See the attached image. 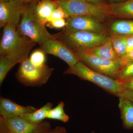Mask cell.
<instances>
[{
	"label": "cell",
	"instance_id": "6da1fadb",
	"mask_svg": "<svg viewBox=\"0 0 133 133\" xmlns=\"http://www.w3.org/2000/svg\"><path fill=\"white\" fill-rule=\"evenodd\" d=\"M36 44L31 38L19 33L16 25L9 23L3 27L0 56L23 61L29 57V53Z\"/></svg>",
	"mask_w": 133,
	"mask_h": 133
},
{
	"label": "cell",
	"instance_id": "7a4b0ae2",
	"mask_svg": "<svg viewBox=\"0 0 133 133\" xmlns=\"http://www.w3.org/2000/svg\"><path fill=\"white\" fill-rule=\"evenodd\" d=\"M37 2L24 3L17 30L38 44L40 47L54 38L45 25L35 16L34 9Z\"/></svg>",
	"mask_w": 133,
	"mask_h": 133
},
{
	"label": "cell",
	"instance_id": "3957f363",
	"mask_svg": "<svg viewBox=\"0 0 133 133\" xmlns=\"http://www.w3.org/2000/svg\"><path fill=\"white\" fill-rule=\"evenodd\" d=\"M64 74H72L90 81L117 97L124 91L120 81L95 71L79 61L74 66L69 67Z\"/></svg>",
	"mask_w": 133,
	"mask_h": 133
},
{
	"label": "cell",
	"instance_id": "277c9868",
	"mask_svg": "<svg viewBox=\"0 0 133 133\" xmlns=\"http://www.w3.org/2000/svg\"><path fill=\"white\" fill-rule=\"evenodd\" d=\"M52 36L72 51L95 48L105 42L110 38L106 34L83 31H66L63 30Z\"/></svg>",
	"mask_w": 133,
	"mask_h": 133
},
{
	"label": "cell",
	"instance_id": "5b68a950",
	"mask_svg": "<svg viewBox=\"0 0 133 133\" xmlns=\"http://www.w3.org/2000/svg\"><path fill=\"white\" fill-rule=\"evenodd\" d=\"M69 17L87 16L103 22L112 15L108 6L96 5L84 0L58 1Z\"/></svg>",
	"mask_w": 133,
	"mask_h": 133
},
{
	"label": "cell",
	"instance_id": "8992f818",
	"mask_svg": "<svg viewBox=\"0 0 133 133\" xmlns=\"http://www.w3.org/2000/svg\"><path fill=\"white\" fill-rule=\"evenodd\" d=\"M16 73L17 81L28 87H40L49 81L54 69L45 64L37 66L30 61L29 57L23 59Z\"/></svg>",
	"mask_w": 133,
	"mask_h": 133
},
{
	"label": "cell",
	"instance_id": "52a82bcc",
	"mask_svg": "<svg viewBox=\"0 0 133 133\" xmlns=\"http://www.w3.org/2000/svg\"><path fill=\"white\" fill-rule=\"evenodd\" d=\"M79 61L96 72L118 79L119 73L123 66L121 58L115 60L104 59L92 55L85 49L73 50Z\"/></svg>",
	"mask_w": 133,
	"mask_h": 133
},
{
	"label": "cell",
	"instance_id": "ba28073f",
	"mask_svg": "<svg viewBox=\"0 0 133 133\" xmlns=\"http://www.w3.org/2000/svg\"><path fill=\"white\" fill-rule=\"evenodd\" d=\"M50 128L48 121L34 124L27 122L20 116L8 119L0 117V133H45Z\"/></svg>",
	"mask_w": 133,
	"mask_h": 133
},
{
	"label": "cell",
	"instance_id": "9c48e42d",
	"mask_svg": "<svg viewBox=\"0 0 133 133\" xmlns=\"http://www.w3.org/2000/svg\"><path fill=\"white\" fill-rule=\"evenodd\" d=\"M63 30L66 31H83L98 34H106L107 28L102 22L88 17H69Z\"/></svg>",
	"mask_w": 133,
	"mask_h": 133
},
{
	"label": "cell",
	"instance_id": "30bf717a",
	"mask_svg": "<svg viewBox=\"0 0 133 133\" xmlns=\"http://www.w3.org/2000/svg\"><path fill=\"white\" fill-rule=\"evenodd\" d=\"M45 54H49L63 60L71 67L79 60L74 51L54 37L40 48Z\"/></svg>",
	"mask_w": 133,
	"mask_h": 133
},
{
	"label": "cell",
	"instance_id": "8fae6325",
	"mask_svg": "<svg viewBox=\"0 0 133 133\" xmlns=\"http://www.w3.org/2000/svg\"><path fill=\"white\" fill-rule=\"evenodd\" d=\"M24 4L21 0H9L0 2L1 28L9 23H12L17 26Z\"/></svg>",
	"mask_w": 133,
	"mask_h": 133
},
{
	"label": "cell",
	"instance_id": "7c38bea8",
	"mask_svg": "<svg viewBox=\"0 0 133 133\" xmlns=\"http://www.w3.org/2000/svg\"><path fill=\"white\" fill-rule=\"evenodd\" d=\"M36 109L31 106H23L6 98H0V117L3 118L8 119L20 116L33 112Z\"/></svg>",
	"mask_w": 133,
	"mask_h": 133
},
{
	"label": "cell",
	"instance_id": "4fadbf2b",
	"mask_svg": "<svg viewBox=\"0 0 133 133\" xmlns=\"http://www.w3.org/2000/svg\"><path fill=\"white\" fill-rule=\"evenodd\" d=\"M118 107L123 127L126 129H133V102L125 97H119Z\"/></svg>",
	"mask_w": 133,
	"mask_h": 133
},
{
	"label": "cell",
	"instance_id": "5bb4252c",
	"mask_svg": "<svg viewBox=\"0 0 133 133\" xmlns=\"http://www.w3.org/2000/svg\"><path fill=\"white\" fill-rule=\"evenodd\" d=\"M58 1H43L38 2L34 9L35 16L45 25V21L58 6Z\"/></svg>",
	"mask_w": 133,
	"mask_h": 133
},
{
	"label": "cell",
	"instance_id": "9a60e30c",
	"mask_svg": "<svg viewBox=\"0 0 133 133\" xmlns=\"http://www.w3.org/2000/svg\"><path fill=\"white\" fill-rule=\"evenodd\" d=\"M109 6L112 15L124 18H133V0L111 3L109 4Z\"/></svg>",
	"mask_w": 133,
	"mask_h": 133
},
{
	"label": "cell",
	"instance_id": "2e32d148",
	"mask_svg": "<svg viewBox=\"0 0 133 133\" xmlns=\"http://www.w3.org/2000/svg\"><path fill=\"white\" fill-rule=\"evenodd\" d=\"M88 50L92 55L98 57L109 60H115L120 58L119 57L112 45L110 40L98 46Z\"/></svg>",
	"mask_w": 133,
	"mask_h": 133
},
{
	"label": "cell",
	"instance_id": "e0dca14e",
	"mask_svg": "<svg viewBox=\"0 0 133 133\" xmlns=\"http://www.w3.org/2000/svg\"><path fill=\"white\" fill-rule=\"evenodd\" d=\"M52 104L48 102L39 109L30 113L24 114L20 116L24 121L31 124H39L46 119V115L49 111L52 109Z\"/></svg>",
	"mask_w": 133,
	"mask_h": 133
},
{
	"label": "cell",
	"instance_id": "ac0fdd59",
	"mask_svg": "<svg viewBox=\"0 0 133 133\" xmlns=\"http://www.w3.org/2000/svg\"><path fill=\"white\" fill-rule=\"evenodd\" d=\"M112 35H133V21L119 20L113 23L110 28Z\"/></svg>",
	"mask_w": 133,
	"mask_h": 133
},
{
	"label": "cell",
	"instance_id": "d6986e66",
	"mask_svg": "<svg viewBox=\"0 0 133 133\" xmlns=\"http://www.w3.org/2000/svg\"><path fill=\"white\" fill-rule=\"evenodd\" d=\"M16 58H9L0 56V85H1L9 72L16 64L22 62Z\"/></svg>",
	"mask_w": 133,
	"mask_h": 133
},
{
	"label": "cell",
	"instance_id": "ffe728a7",
	"mask_svg": "<svg viewBox=\"0 0 133 133\" xmlns=\"http://www.w3.org/2000/svg\"><path fill=\"white\" fill-rule=\"evenodd\" d=\"M128 36L112 35L110 40L116 54L121 58L127 54V42Z\"/></svg>",
	"mask_w": 133,
	"mask_h": 133
},
{
	"label": "cell",
	"instance_id": "44dd1931",
	"mask_svg": "<svg viewBox=\"0 0 133 133\" xmlns=\"http://www.w3.org/2000/svg\"><path fill=\"white\" fill-rule=\"evenodd\" d=\"M64 107V102L60 101L56 107L52 108L48 111L46 115V119L57 120L64 122H67L70 118L65 114Z\"/></svg>",
	"mask_w": 133,
	"mask_h": 133
},
{
	"label": "cell",
	"instance_id": "7402d4cb",
	"mask_svg": "<svg viewBox=\"0 0 133 133\" xmlns=\"http://www.w3.org/2000/svg\"><path fill=\"white\" fill-rule=\"evenodd\" d=\"M45 52L40 48L31 52L29 59L31 63L35 66H43L45 64Z\"/></svg>",
	"mask_w": 133,
	"mask_h": 133
},
{
	"label": "cell",
	"instance_id": "603a6c76",
	"mask_svg": "<svg viewBox=\"0 0 133 133\" xmlns=\"http://www.w3.org/2000/svg\"><path fill=\"white\" fill-rule=\"evenodd\" d=\"M133 77V61L123 65L119 73L118 79L121 81Z\"/></svg>",
	"mask_w": 133,
	"mask_h": 133
},
{
	"label": "cell",
	"instance_id": "cb8c5ba5",
	"mask_svg": "<svg viewBox=\"0 0 133 133\" xmlns=\"http://www.w3.org/2000/svg\"><path fill=\"white\" fill-rule=\"evenodd\" d=\"M69 16L63 8L58 6L52 12L50 17L45 21V25L48 23L52 20L61 19H66L69 18Z\"/></svg>",
	"mask_w": 133,
	"mask_h": 133
},
{
	"label": "cell",
	"instance_id": "d4e9b609",
	"mask_svg": "<svg viewBox=\"0 0 133 133\" xmlns=\"http://www.w3.org/2000/svg\"><path fill=\"white\" fill-rule=\"evenodd\" d=\"M66 24L65 19H61L52 20L48 23L46 24V26L51 29H60L65 27Z\"/></svg>",
	"mask_w": 133,
	"mask_h": 133
},
{
	"label": "cell",
	"instance_id": "484cf974",
	"mask_svg": "<svg viewBox=\"0 0 133 133\" xmlns=\"http://www.w3.org/2000/svg\"><path fill=\"white\" fill-rule=\"evenodd\" d=\"M124 91H133V77L121 81Z\"/></svg>",
	"mask_w": 133,
	"mask_h": 133
},
{
	"label": "cell",
	"instance_id": "4316f807",
	"mask_svg": "<svg viewBox=\"0 0 133 133\" xmlns=\"http://www.w3.org/2000/svg\"><path fill=\"white\" fill-rule=\"evenodd\" d=\"M121 59L123 62V65L133 61V49L128 52Z\"/></svg>",
	"mask_w": 133,
	"mask_h": 133
},
{
	"label": "cell",
	"instance_id": "83f0119b",
	"mask_svg": "<svg viewBox=\"0 0 133 133\" xmlns=\"http://www.w3.org/2000/svg\"><path fill=\"white\" fill-rule=\"evenodd\" d=\"M45 133H67L66 129L64 127H56L55 128L50 129Z\"/></svg>",
	"mask_w": 133,
	"mask_h": 133
},
{
	"label": "cell",
	"instance_id": "f1b7e54d",
	"mask_svg": "<svg viewBox=\"0 0 133 133\" xmlns=\"http://www.w3.org/2000/svg\"><path fill=\"white\" fill-rule=\"evenodd\" d=\"M121 97L127 98L133 102V91H124L118 95V97Z\"/></svg>",
	"mask_w": 133,
	"mask_h": 133
},
{
	"label": "cell",
	"instance_id": "f546056e",
	"mask_svg": "<svg viewBox=\"0 0 133 133\" xmlns=\"http://www.w3.org/2000/svg\"><path fill=\"white\" fill-rule=\"evenodd\" d=\"M133 49V35L129 36L127 42V53Z\"/></svg>",
	"mask_w": 133,
	"mask_h": 133
},
{
	"label": "cell",
	"instance_id": "4dcf8cb0",
	"mask_svg": "<svg viewBox=\"0 0 133 133\" xmlns=\"http://www.w3.org/2000/svg\"><path fill=\"white\" fill-rule=\"evenodd\" d=\"M84 1L96 5L103 6H109L108 4H107L105 3L104 0H84Z\"/></svg>",
	"mask_w": 133,
	"mask_h": 133
},
{
	"label": "cell",
	"instance_id": "1f68e13d",
	"mask_svg": "<svg viewBox=\"0 0 133 133\" xmlns=\"http://www.w3.org/2000/svg\"><path fill=\"white\" fill-rule=\"evenodd\" d=\"M21 1L24 3H30L33 2L38 1V0H21Z\"/></svg>",
	"mask_w": 133,
	"mask_h": 133
},
{
	"label": "cell",
	"instance_id": "d6a6232c",
	"mask_svg": "<svg viewBox=\"0 0 133 133\" xmlns=\"http://www.w3.org/2000/svg\"><path fill=\"white\" fill-rule=\"evenodd\" d=\"M112 2V3H121L126 1L127 0H109Z\"/></svg>",
	"mask_w": 133,
	"mask_h": 133
},
{
	"label": "cell",
	"instance_id": "836d02e7",
	"mask_svg": "<svg viewBox=\"0 0 133 133\" xmlns=\"http://www.w3.org/2000/svg\"><path fill=\"white\" fill-rule=\"evenodd\" d=\"M68 1L69 0H38V2L41 1Z\"/></svg>",
	"mask_w": 133,
	"mask_h": 133
},
{
	"label": "cell",
	"instance_id": "e575fe53",
	"mask_svg": "<svg viewBox=\"0 0 133 133\" xmlns=\"http://www.w3.org/2000/svg\"><path fill=\"white\" fill-rule=\"evenodd\" d=\"M9 1V0H0V2H3L7 1Z\"/></svg>",
	"mask_w": 133,
	"mask_h": 133
},
{
	"label": "cell",
	"instance_id": "d590c367",
	"mask_svg": "<svg viewBox=\"0 0 133 133\" xmlns=\"http://www.w3.org/2000/svg\"><path fill=\"white\" fill-rule=\"evenodd\" d=\"M91 133H95V132H94V131H93Z\"/></svg>",
	"mask_w": 133,
	"mask_h": 133
}]
</instances>
